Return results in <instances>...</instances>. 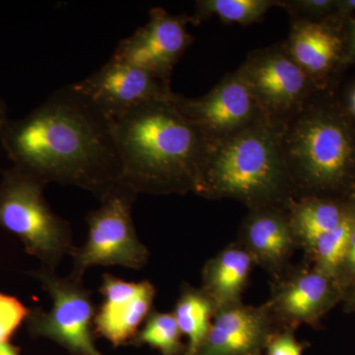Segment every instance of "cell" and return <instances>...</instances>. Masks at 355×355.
<instances>
[{"mask_svg": "<svg viewBox=\"0 0 355 355\" xmlns=\"http://www.w3.org/2000/svg\"><path fill=\"white\" fill-rule=\"evenodd\" d=\"M0 141L14 167L46 184L77 187L100 202L121 184L114 121L74 84L7 121Z\"/></svg>", "mask_w": 355, "mask_h": 355, "instance_id": "6da1fadb", "label": "cell"}, {"mask_svg": "<svg viewBox=\"0 0 355 355\" xmlns=\"http://www.w3.org/2000/svg\"><path fill=\"white\" fill-rule=\"evenodd\" d=\"M173 97L140 105L114 121L121 184L137 196L197 193L209 140Z\"/></svg>", "mask_w": 355, "mask_h": 355, "instance_id": "7a4b0ae2", "label": "cell"}, {"mask_svg": "<svg viewBox=\"0 0 355 355\" xmlns=\"http://www.w3.org/2000/svg\"><path fill=\"white\" fill-rule=\"evenodd\" d=\"M282 148L297 198L355 200V118L333 91L315 92L284 125Z\"/></svg>", "mask_w": 355, "mask_h": 355, "instance_id": "3957f363", "label": "cell"}, {"mask_svg": "<svg viewBox=\"0 0 355 355\" xmlns=\"http://www.w3.org/2000/svg\"><path fill=\"white\" fill-rule=\"evenodd\" d=\"M284 128L263 119L233 137L209 141L196 195L235 200L248 210L288 209L297 196L282 148Z\"/></svg>", "mask_w": 355, "mask_h": 355, "instance_id": "277c9868", "label": "cell"}, {"mask_svg": "<svg viewBox=\"0 0 355 355\" xmlns=\"http://www.w3.org/2000/svg\"><path fill=\"white\" fill-rule=\"evenodd\" d=\"M46 184L13 167L2 172L0 228L17 236L26 252L55 270L73 251L69 222L51 210L44 198Z\"/></svg>", "mask_w": 355, "mask_h": 355, "instance_id": "5b68a950", "label": "cell"}, {"mask_svg": "<svg viewBox=\"0 0 355 355\" xmlns=\"http://www.w3.org/2000/svg\"><path fill=\"white\" fill-rule=\"evenodd\" d=\"M137 198L135 191L120 184L103 198L97 209L89 212L87 239L70 254L73 259L70 277L83 280L84 273L94 266H118L139 270L147 265L150 252L140 241L132 219Z\"/></svg>", "mask_w": 355, "mask_h": 355, "instance_id": "8992f818", "label": "cell"}, {"mask_svg": "<svg viewBox=\"0 0 355 355\" xmlns=\"http://www.w3.org/2000/svg\"><path fill=\"white\" fill-rule=\"evenodd\" d=\"M31 275L51 299V308L31 309L27 320L33 338H44L64 347L70 355H104L95 343L96 310L92 292L83 280L60 277L55 270L41 268Z\"/></svg>", "mask_w": 355, "mask_h": 355, "instance_id": "52a82bcc", "label": "cell"}, {"mask_svg": "<svg viewBox=\"0 0 355 355\" xmlns=\"http://www.w3.org/2000/svg\"><path fill=\"white\" fill-rule=\"evenodd\" d=\"M263 116L286 125L317 92L307 74L289 55L284 42L252 51L238 69Z\"/></svg>", "mask_w": 355, "mask_h": 355, "instance_id": "ba28073f", "label": "cell"}, {"mask_svg": "<svg viewBox=\"0 0 355 355\" xmlns=\"http://www.w3.org/2000/svg\"><path fill=\"white\" fill-rule=\"evenodd\" d=\"M343 296L338 280L303 260L272 277L266 303L277 328L296 331L301 324L320 328Z\"/></svg>", "mask_w": 355, "mask_h": 355, "instance_id": "9c48e42d", "label": "cell"}, {"mask_svg": "<svg viewBox=\"0 0 355 355\" xmlns=\"http://www.w3.org/2000/svg\"><path fill=\"white\" fill-rule=\"evenodd\" d=\"M172 101L209 141L233 137L266 119L239 69L226 74L207 94L190 98L175 93Z\"/></svg>", "mask_w": 355, "mask_h": 355, "instance_id": "30bf717a", "label": "cell"}, {"mask_svg": "<svg viewBox=\"0 0 355 355\" xmlns=\"http://www.w3.org/2000/svg\"><path fill=\"white\" fill-rule=\"evenodd\" d=\"M190 16L151 9L146 25L121 40L112 57L123 60L171 85L175 65L193 43L188 31Z\"/></svg>", "mask_w": 355, "mask_h": 355, "instance_id": "8fae6325", "label": "cell"}, {"mask_svg": "<svg viewBox=\"0 0 355 355\" xmlns=\"http://www.w3.org/2000/svg\"><path fill=\"white\" fill-rule=\"evenodd\" d=\"M73 84L113 121L140 105L170 100L175 94L169 84L114 57L94 73Z\"/></svg>", "mask_w": 355, "mask_h": 355, "instance_id": "7c38bea8", "label": "cell"}, {"mask_svg": "<svg viewBox=\"0 0 355 355\" xmlns=\"http://www.w3.org/2000/svg\"><path fill=\"white\" fill-rule=\"evenodd\" d=\"M345 22L335 15L322 21L291 20L284 44L317 92L333 91L336 77L347 67Z\"/></svg>", "mask_w": 355, "mask_h": 355, "instance_id": "4fadbf2b", "label": "cell"}, {"mask_svg": "<svg viewBox=\"0 0 355 355\" xmlns=\"http://www.w3.org/2000/svg\"><path fill=\"white\" fill-rule=\"evenodd\" d=\"M99 291L104 300L94 318L96 336L114 347L130 345L153 312L156 287L148 279L128 282L105 273Z\"/></svg>", "mask_w": 355, "mask_h": 355, "instance_id": "5bb4252c", "label": "cell"}, {"mask_svg": "<svg viewBox=\"0 0 355 355\" xmlns=\"http://www.w3.org/2000/svg\"><path fill=\"white\" fill-rule=\"evenodd\" d=\"M277 329L266 302L221 308L197 355H263Z\"/></svg>", "mask_w": 355, "mask_h": 355, "instance_id": "9a60e30c", "label": "cell"}, {"mask_svg": "<svg viewBox=\"0 0 355 355\" xmlns=\"http://www.w3.org/2000/svg\"><path fill=\"white\" fill-rule=\"evenodd\" d=\"M236 241L251 254L256 266L263 268L270 277L286 270L299 250L287 209L279 207L248 210Z\"/></svg>", "mask_w": 355, "mask_h": 355, "instance_id": "2e32d148", "label": "cell"}, {"mask_svg": "<svg viewBox=\"0 0 355 355\" xmlns=\"http://www.w3.org/2000/svg\"><path fill=\"white\" fill-rule=\"evenodd\" d=\"M256 263L237 241L226 245L207 260L202 270V288L217 309L243 302Z\"/></svg>", "mask_w": 355, "mask_h": 355, "instance_id": "e0dca14e", "label": "cell"}, {"mask_svg": "<svg viewBox=\"0 0 355 355\" xmlns=\"http://www.w3.org/2000/svg\"><path fill=\"white\" fill-rule=\"evenodd\" d=\"M354 209L355 200L318 197L293 200L287 214L299 249L304 251L320 235L338 227Z\"/></svg>", "mask_w": 355, "mask_h": 355, "instance_id": "ac0fdd59", "label": "cell"}, {"mask_svg": "<svg viewBox=\"0 0 355 355\" xmlns=\"http://www.w3.org/2000/svg\"><path fill=\"white\" fill-rule=\"evenodd\" d=\"M216 303L202 287L184 282L175 303L174 315L182 335L188 338L184 355H197L216 317Z\"/></svg>", "mask_w": 355, "mask_h": 355, "instance_id": "d6986e66", "label": "cell"}, {"mask_svg": "<svg viewBox=\"0 0 355 355\" xmlns=\"http://www.w3.org/2000/svg\"><path fill=\"white\" fill-rule=\"evenodd\" d=\"M275 6L279 7V0H198L190 16L191 24L217 17L225 24L252 25Z\"/></svg>", "mask_w": 355, "mask_h": 355, "instance_id": "ffe728a7", "label": "cell"}, {"mask_svg": "<svg viewBox=\"0 0 355 355\" xmlns=\"http://www.w3.org/2000/svg\"><path fill=\"white\" fill-rule=\"evenodd\" d=\"M354 218L355 209L338 227L320 235L303 251L304 261L338 280Z\"/></svg>", "mask_w": 355, "mask_h": 355, "instance_id": "44dd1931", "label": "cell"}, {"mask_svg": "<svg viewBox=\"0 0 355 355\" xmlns=\"http://www.w3.org/2000/svg\"><path fill=\"white\" fill-rule=\"evenodd\" d=\"M183 336L172 312L153 310L130 345H148L161 355H184Z\"/></svg>", "mask_w": 355, "mask_h": 355, "instance_id": "7402d4cb", "label": "cell"}, {"mask_svg": "<svg viewBox=\"0 0 355 355\" xmlns=\"http://www.w3.org/2000/svg\"><path fill=\"white\" fill-rule=\"evenodd\" d=\"M31 309L15 296L0 292V343H8L27 322Z\"/></svg>", "mask_w": 355, "mask_h": 355, "instance_id": "603a6c76", "label": "cell"}, {"mask_svg": "<svg viewBox=\"0 0 355 355\" xmlns=\"http://www.w3.org/2000/svg\"><path fill=\"white\" fill-rule=\"evenodd\" d=\"M336 0H279L291 20L322 21L335 14Z\"/></svg>", "mask_w": 355, "mask_h": 355, "instance_id": "cb8c5ba5", "label": "cell"}, {"mask_svg": "<svg viewBox=\"0 0 355 355\" xmlns=\"http://www.w3.org/2000/svg\"><path fill=\"white\" fill-rule=\"evenodd\" d=\"M292 329H277L268 343L263 355H303L309 343L300 342Z\"/></svg>", "mask_w": 355, "mask_h": 355, "instance_id": "d4e9b609", "label": "cell"}, {"mask_svg": "<svg viewBox=\"0 0 355 355\" xmlns=\"http://www.w3.org/2000/svg\"><path fill=\"white\" fill-rule=\"evenodd\" d=\"M338 282L343 292L355 284V218L345 258L338 270Z\"/></svg>", "mask_w": 355, "mask_h": 355, "instance_id": "484cf974", "label": "cell"}, {"mask_svg": "<svg viewBox=\"0 0 355 355\" xmlns=\"http://www.w3.org/2000/svg\"><path fill=\"white\" fill-rule=\"evenodd\" d=\"M345 58L347 67L355 64V17L345 22Z\"/></svg>", "mask_w": 355, "mask_h": 355, "instance_id": "4316f807", "label": "cell"}, {"mask_svg": "<svg viewBox=\"0 0 355 355\" xmlns=\"http://www.w3.org/2000/svg\"><path fill=\"white\" fill-rule=\"evenodd\" d=\"M355 0H336V10L334 15L342 20L354 17Z\"/></svg>", "mask_w": 355, "mask_h": 355, "instance_id": "83f0119b", "label": "cell"}, {"mask_svg": "<svg viewBox=\"0 0 355 355\" xmlns=\"http://www.w3.org/2000/svg\"><path fill=\"white\" fill-rule=\"evenodd\" d=\"M343 302L347 312L355 311V284L345 291Z\"/></svg>", "mask_w": 355, "mask_h": 355, "instance_id": "f1b7e54d", "label": "cell"}, {"mask_svg": "<svg viewBox=\"0 0 355 355\" xmlns=\"http://www.w3.org/2000/svg\"><path fill=\"white\" fill-rule=\"evenodd\" d=\"M0 355H20V349L9 342L0 343Z\"/></svg>", "mask_w": 355, "mask_h": 355, "instance_id": "f546056e", "label": "cell"}, {"mask_svg": "<svg viewBox=\"0 0 355 355\" xmlns=\"http://www.w3.org/2000/svg\"><path fill=\"white\" fill-rule=\"evenodd\" d=\"M345 106V108L347 109V111L352 114V116L355 118V85L352 88V90L349 91Z\"/></svg>", "mask_w": 355, "mask_h": 355, "instance_id": "4dcf8cb0", "label": "cell"}, {"mask_svg": "<svg viewBox=\"0 0 355 355\" xmlns=\"http://www.w3.org/2000/svg\"><path fill=\"white\" fill-rule=\"evenodd\" d=\"M8 121V118H7V108L6 103L0 99V132L3 130L4 125H6V123Z\"/></svg>", "mask_w": 355, "mask_h": 355, "instance_id": "1f68e13d", "label": "cell"}]
</instances>
